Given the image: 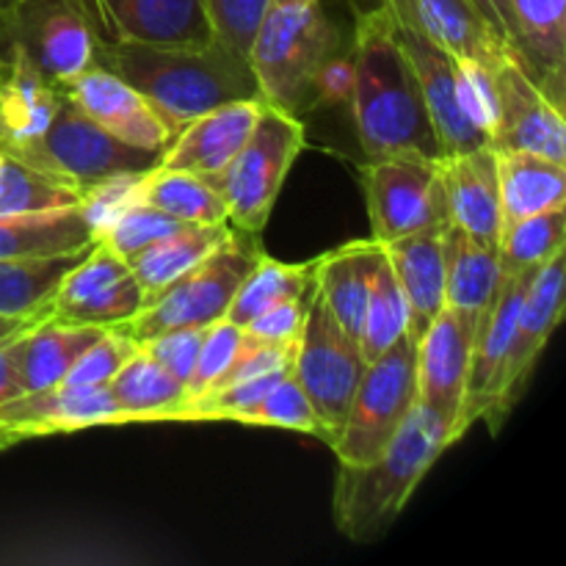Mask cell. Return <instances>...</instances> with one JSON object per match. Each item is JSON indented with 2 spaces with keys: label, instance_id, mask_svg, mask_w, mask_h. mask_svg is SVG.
I'll return each instance as SVG.
<instances>
[{
  "label": "cell",
  "instance_id": "6da1fadb",
  "mask_svg": "<svg viewBox=\"0 0 566 566\" xmlns=\"http://www.w3.org/2000/svg\"><path fill=\"white\" fill-rule=\"evenodd\" d=\"M354 6V97L352 114L365 160L418 155L442 160L440 136L431 125L423 92L392 28L390 11L379 0Z\"/></svg>",
  "mask_w": 566,
  "mask_h": 566
},
{
  "label": "cell",
  "instance_id": "7a4b0ae2",
  "mask_svg": "<svg viewBox=\"0 0 566 566\" xmlns=\"http://www.w3.org/2000/svg\"><path fill=\"white\" fill-rule=\"evenodd\" d=\"M94 64L130 83L175 130L235 99L260 97L247 55L219 39L205 44H136L97 39Z\"/></svg>",
  "mask_w": 566,
  "mask_h": 566
},
{
  "label": "cell",
  "instance_id": "3957f363",
  "mask_svg": "<svg viewBox=\"0 0 566 566\" xmlns=\"http://www.w3.org/2000/svg\"><path fill=\"white\" fill-rule=\"evenodd\" d=\"M453 442H459L453 426L418 403L374 462L340 464L332 495L337 531L354 545L379 539Z\"/></svg>",
  "mask_w": 566,
  "mask_h": 566
},
{
  "label": "cell",
  "instance_id": "277c9868",
  "mask_svg": "<svg viewBox=\"0 0 566 566\" xmlns=\"http://www.w3.org/2000/svg\"><path fill=\"white\" fill-rule=\"evenodd\" d=\"M343 48L340 28L321 0H269L249 48L260 99L304 116L310 111L315 72Z\"/></svg>",
  "mask_w": 566,
  "mask_h": 566
},
{
  "label": "cell",
  "instance_id": "5b68a950",
  "mask_svg": "<svg viewBox=\"0 0 566 566\" xmlns=\"http://www.w3.org/2000/svg\"><path fill=\"white\" fill-rule=\"evenodd\" d=\"M263 247L260 235H249L232 227L230 235L210 254H205L193 269L177 276L155 298H149L130 321L116 329L130 340L144 343L171 329L210 326L224 318L232 296L241 287L243 276L258 263Z\"/></svg>",
  "mask_w": 566,
  "mask_h": 566
},
{
  "label": "cell",
  "instance_id": "8992f818",
  "mask_svg": "<svg viewBox=\"0 0 566 566\" xmlns=\"http://www.w3.org/2000/svg\"><path fill=\"white\" fill-rule=\"evenodd\" d=\"M304 138H307V130H304L302 116L263 103L260 119L254 122L241 153L224 171L210 177V186L221 193L227 205V221L235 230L263 235L271 210L287 180V171L302 155Z\"/></svg>",
  "mask_w": 566,
  "mask_h": 566
},
{
  "label": "cell",
  "instance_id": "52a82bcc",
  "mask_svg": "<svg viewBox=\"0 0 566 566\" xmlns=\"http://www.w3.org/2000/svg\"><path fill=\"white\" fill-rule=\"evenodd\" d=\"M418 407V340L403 335L381 357L365 365L346 423L332 442L340 464H368L390 446Z\"/></svg>",
  "mask_w": 566,
  "mask_h": 566
},
{
  "label": "cell",
  "instance_id": "ba28073f",
  "mask_svg": "<svg viewBox=\"0 0 566 566\" xmlns=\"http://www.w3.org/2000/svg\"><path fill=\"white\" fill-rule=\"evenodd\" d=\"M160 155L164 153L158 149L122 142L64 97L48 130L20 153V158L50 175L64 177L83 191H94L105 182L149 175L160 164Z\"/></svg>",
  "mask_w": 566,
  "mask_h": 566
},
{
  "label": "cell",
  "instance_id": "9c48e42d",
  "mask_svg": "<svg viewBox=\"0 0 566 566\" xmlns=\"http://www.w3.org/2000/svg\"><path fill=\"white\" fill-rule=\"evenodd\" d=\"M363 186L374 230L370 238L376 243H390L396 238L451 224L442 186V160L418 155L365 160Z\"/></svg>",
  "mask_w": 566,
  "mask_h": 566
},
{
  "label": "cell",
  "instance_id": "30bf717a",
  "mask_svg": "<svg viewBox=\"0 0 566 566\" xmlns=\"http://www.w3.org/2000/svg\"><path fill=\"white\" fill-rule=\"evenodd\" d=\"M365 365L368 363H365L359 343L332 318L324 298L313 285L302 335H298L293 374L302 381L321 423L329 431V446L346 423L348 407H352L354 390L363 379Z\"/></svg>",
  "mask_w": 566,
  "mask_h": 566
},
{
  "label": "cell",
  "instance_id": "8fae6325",
  "mask_svg": "<svg viewBox=\"0 0 566 566\" xmlns=\"http://www.w3.org/2000/svg\"><path fill=\"white\" fill-rule=\"evenodd\" d=\"M97 39L83 0H6L0 6V44H20L55 83L94 66Z\"/></svg>",
  "mask_w": 566,
  "mask_h": 566
},
{
  "label": "cell",
  "instance_id": "7c38bea8",
  "mask_svg": "<svg viewBox=\"0 0 566 566\" xmlns=\"http://www.w3.org/2000/svg\"><path fill=\"white\" fill-rule=\"evenodd\" d=\"M144 307V291L127 260L94 241L81 263L61 280L44 315L61 324L116 329Z\"/></svg>",
  "mask_w": 566,
  "mask_h": 566
},
{
  "label": "cell",
  "instance_id": "4fadbf2b",
  "mask_svg": "<svg viewBox=\"0 0 566 566\" xmlns=\"http://www.w3.org/2000/svg\"><path fill=\"white\" fill-rule=\"evenodd\" d=\"M564 287H566V249L553 254L545 265L534 271L525 291L523 307H520L517 332H514L512 348H509L506 368H503L501 385L492 398L490 412L484 415V423L490 431H497L503 420L509 418L517 401L523 398L542 352L551 343L553 332L558 329L564 315Z\"/></svg>",
  "mask_w": 566,
  "mask_h": 566
},
{
  "label": "cell",
  "instance_id": "5bb4252c",
  "mask_svg": "<svg viewBox=\"0 0 566 566\" xmlns=\"http://www.w3.org/2000/svg\"><path fill=\"white\" fill-rule=\"evenodd\" d=\"M495 81L497 125L490 147L497 153H531L566 164L564 105H558L517 61L497 66Z\"/></svg>",
  "mask_w": 566,
  "mask_h": 566
},
{
  "label": "cell",
  "instance_id": "9a60e30c",
  "mask_svg": "<svg viewBox=\"0 0 566 566\" xmlns=\"http://www.w3.org/2000/svg\"><path fill=\"white\" fill-rule=\"evenodd\" d=\"M475 332L473 318L446 304L418 340V403L442 415L459 440L464 437L459 420L468 398Z\"/></svg>",
  "mask_w": 566,
  "mask_h": 566
},
{
  "label": "cell",
  "instance_id": "2e32d148",
  "mask_svg": "<svg viewBox=\"0 0 566 566\" xmlns=\"http://www.w3.org/2000/svg\"><path fill=\"white\" fill-rule=\"evenodd\" d=\"M122 415L108 387L55 385L20 392L0 403V446L50 434H72L94 426H119Z\"/></svg>",
  "mask_w": 566,
  "mask_h": 566
},
{
  "label": "cell",
  "instance_id": "e0dca14e",
  "mask_svg": "<svg viewBox=\"0 0 566 566\" xmlns=\"http://www.w3.org/2000/svg\"><path fill=\"white\" fill-rule=\"evenodd\" d=\"M59 88L88 119L133 147L164 153L177 136L175 127L155 111V105L142 92H136L130 83L105 66H88L70 81L59 83Z\"/></svg>",
  "mask_w": 566,
  "mask_h": 566
},
{
  "label": "cell",
  "instance_id": "ac0fdd59",
  "mask_svg": "<svg viewBox=\"0 0 566 566\" xmlns=\"http://www.w3.org/2000/svg\"><path fill=\"white\" fill-rule=\"evenodd\" d=\"M387 11H390L398 42H401L403 53H407L409 64H412L415 70V77H418L420 83V92H423L431 125H434L437 136H440L446 158L448 155L468 153V149L490 144L468 119H464L462 108H459L453 53H448V50L442 48V44H437L423 28H418L412 20H407V17H401L398 11H392L390 6H387Z\"/></svg>",
  "mask_w": 566,
  "mask_h": 566
},
{
  "label": "cell",
  "instance_id": "d6986e66",
  "mask_svg": "<svg viewBox=\"0 0 566 566\" xmlns=\"http://www.w3.org/2000/svg\"><path fill=\"white\" fill-rule=\"evenodd\" d=\"M103 42L205 44L210 42L205 0H83Z\"/></svg>",
  "mask_w": 566,
  "mask_h": 566
},
{
  "label": "cell",
  "instance_id": "ffe728a7",
  "mask_svg": "<svg viewBox=\"0 0 566 566\" xmlns=\"http://www.w3.org/2000/svg\"><path fill=\"white\" fill-rule=\"evenodd\" d=\"M263 99H235L197 116L177 130L155 169L188 171L210 180L232 164L247 144L254 122L260 119Z\"/></svg>",
  "mask_w": 566,
  "mask_h": 566
},
{
  "label": "cell",
  "instance_id": "44dd1931",
  "mask_svg": "<svg viewBox=\"0 0 566 566\" xmlns=\"http://www.w3.org/2000/svg\"><path fill=\"white\" fill-rule=\"evenodd\" d=\"M61 103L59 83L50 81L20 44H0V149L25 153L48 130Z\"/></svg>",
  "mask_w": 566,
  "mask_h": 566
},
{
  "label": "cell",
  "instance_id": "7402d4cb",
  "mask_svg": "<svg viewBox=\"0 0 566 566\" xmlns=\"http://www.w3.org/2000/svg\"><path fill=\"white\" fill-rule=\"evenodd\" d=\"M448 221L481 243L497 247L503 232L497 153L484 147L442 158Z\"/></svg>",
  "mask_w": 566,
  "mask_h": 566
},
{
  "label": "cell",
  "instance_id": "603a6c76",
  "mask_svg": "<svg viewBox=\"0 0 566 566\" xmlns=\"http://www.w3.org/2000/svg\"><path fill=\"white\" fill-rule=\"evenodd\" d=\"M381 3L423 28L448 53L473 59L490 70H497L506 61H517L481 14L475 0H381Z\"/></svg>",
  "mask_w": 566,
  "mask_h": 566
},
{
  "label": "cell",
  "instance_id": "cb8c5ba5",
  "mask_svg": "<svg viewBox=\"0 0 566 566\" xmlns=\"http://www.w3.org/2000/svg\"><path fill=\"white\" fill-rule=\"evenodd\" d=\"M442 230L415 232L381 243L385 258L396 274L409 313V335L420 340L431 321L446 307V260H442Z\"/></svg>",
  "mask_w": 566,
  "mask_h": 566
},
{
  "label": "cell",
  "instance_id": "d4e9b609",
  "mask_svg": "<svg viewBox=\"0 0 566 566\" xmlns=\"http://www.w3.org/2000/svg\"><path fill=\"white\" fill-rule=\"evenodd\" d=\"M381 258H385V249L374 238L346 243L315 258V291L324 298L332 318L357 343Z\"/></svg>",
  "mask_w": 566,
  "mask_h": 566
},
{
  "label": "cell",
  "instance_id": "484cf974",
  "mask_svg": "<svg viewBox=\"0 0 566 566\" xmlns=\"http://www.w3.org/2000/svg\"><path fill=\"white\" fill-rule=\"evenodd\" d=\"M514 42L528 75L564 105L566 0H509Z\"/></svg>",
  "mask_w": 566,
  "mask_h": 566
},
{
  "label": "cell",
  "instance_id": "4316f807",
  "mask_svg": "<svg viewBox=\"0 0 566 566\" xmlns=\"http://www.w3.org/2000/svg\"><path fill=\"white\" fill-rule=\"evenodd\" d=\"M97 241V224L88 205L0 216V260L53 258L81 252Z\"/></svg>",
  "mask_w": 566,
  "mask_h": 566
},
{
  "label": "cell",
  "instance_id": "83f0119b",
  "mask_svg": "<svg viewBox=\"0 0 566 566\" xmlns=\"http://www.w3.org/2000/svg\"><path fill=\"white\" fill-rule=\"evenodd\" d=\"M103 332L105 329H94V326L61 324L42 315L36 324L11 337L22 392L61 385L83 348L92 346Z\"/></svg>",
  "mask_w": 566,
  "mask_h": 566
},
{
  "label": "cell",
  "instance_id": "f1b7e54d",
  "mask_svg": "<svg viewBox=\"0 0 566 566\" xmlns=\"http://www.w3.org/2000/svg\"><path fill=\"white\" fill-rule=\"evenodd\" d=\"M442 260H446V304L481 326L501 285L497 247L475 241L459 227L446 224Z\"/></svg>",
  "mask_w": 566,
  "mask_h": 566
},
{
  "label": "cell",
  "instance_id": "f546056e",
  "mask_svg": "<svg viewBox=\"0 0 566 566\" xmlns=\"http://www.w3.org/2000/svg\"><path fill=\"white\" fill-rule=\"evenodd\" d=\"M111 398L122 415V423H155L180 420L188 403V390L142 346L122 363L108 381Z\"/></svg>",
  "mask_w": 566,
  "mask_h": 566
},
{
  "label": "cell",
  "instance_id": "4dcf8cb0",
  "mask_svg": "<svg viewBox=\"0 0 566 566\" xmlns=\"http://www.w3.org/2000/svg\"><path fill=\"white\" fill-rule=\"evenodd\" d=\"M497 180L503 227L566 205V164L558 160L531 153H497Z\"/></svg>",
  "mask_w": 566,
  "mask_h": 566
},
{
  "label": "cell",
  "instance_id": "1f68e13d",
  "mask_svg": "<svg viewBox=\"0 0 566 566\" xmlns=\"http://www.w3.org/2000/svg\"><path fill=\"white\" fill-rule=\"evenodd\" d=\"M232 232L230 221L224 224H180L175 232L160 241L149 243L138 254L127 260L144 291V304L158 296L166 285L186 274L199 263L205 254L213 252L221 241Z\"/></svg>",
  "mask_w": 566,
  "mask_h": 566
},
{
  "label": "cell",
  "instance_id": "d6a6232c",
  "mask_svg": "<svg viewBox=\"0 0 566 566\" xmlns=\"http://www.w3.org/2000/svg\"><path fill=\"white\" fill-rule=\"evenodd\" d=\"M127 197L149 205L180 224H224L227 205L210 180L188 171L153 169L144 175Z\"/></svg>",
  "mask_w": 566,
  "mask_h": 566
},
{
  "label": "cell",
  "instance_id": "836d02e7",
  "mask_svg": "<svg viewBox=\"0 0 566 566\" xmlns=\"http://www.w3.org/2000/svg\"><path fill=\"white\" fill-rule=\"evenodd\" d=\"M86 252L88 247L53 258L0 260V315L25 318V315L44 313L55 287Z\"/></svg>",
  "mask_w": 566,
  "mask_h": 566
},
{
  "label": "cell",
  "instance_id": "e575fe53",
  "mask_svg": "<svg viewBox=\"0 0 566 566\" xmlns=\"http://www.w3.org/2000/svg\"><path fill=\"white\" fill-rule=\"evenodd\" d=\"M86 197L88 191L28 164L20 155H11L6 149L0 155V216L75 208L86 202Z\"/></svg>",
  "mask_w": 566,
  "mask_h": 566
},
{
  "label": "cell",
  "instance_id": "d590c367",
  "mask_svg": "<svg viewBox=\"0 0 566 566\" xmlns=\"http://www.w3.org/2000/svg\"><path fill=\"white\" fill-rule=\"evenodd\" d=\"M313 282L315 258L310 263H280V260L269 258L263 252L258 263L252 265V271L243 276L241 287L232 296L224 318L238 326H247L254 315L263 313L271 304L307 293Z\"/></svg>",
  "mask_w": 566,
  "mask_h": 566
},
{
  "label": "cell",
  "instance_id": "8d00e7d4",
  "mask_svg": "<svg viewBox=\"0 0 566 566\" xmlns=\"http://www.w3.org/2000/svg\"><path fill=\"white\" fill-rule=\"evenodd\" d=\"M566 249V205L503 227L497 241L501 274H525Z\"/></svg>",
  "mask_w": 566,
  "mask_h": 566
},
{
  "label": "cell",
  "instance_id": "74e56055",
  "mask_svg": "<svg viewBox=\"0 0 566 566\" xmlns=\"http://www.w3.org/2000/svg\"><path fill=\"white\" fill-rule=\"evenodd\" d=\"M409 332V313L403 293L398 287L396 274H392L387 258H381L379 269L370 285L368 307H365L363 332H359V348H363L365 363H374L376 357L396 346Z\"/></svg>",
  "mask_w": 566,
  "mask_h": 566
},
{
  "label": "cell",
  "instance_id": "f35d334b",
  "mask_svg": "<svg viewBox=\"0 0 566 566\" xmlns=\"http://www.w3.org/2000/svg\"><path fill=\"white\" fill-rule=\"evenodd\" d=\"M238 423L243 426H263V429H285L296 431V434L315 437V440L329 446V431L321 423L318 412H315L313 401L304 392L302 381L296 374H287L285 379L276 381Z\"/></svg>",
  "mask_w": 566,
  "mask_h": 566
},
{
  "label": "cell",
  "instance_id": "ab89813d",
  "mask_svg": "<svg viewBox=\"0 0 566 566\" xmlns=\"http://www.w3.org/2000/svg\"><path fill=\"white\" fill-rule=\"evenodd\" d=\"M177 227H180V221L169 219V216L149 208V205L133 202L127 197L125 202L114 205L99 219L97 241L105 243L114 254H119L122 260H130L133 254H138L149 243L160 241L164 235L175 232Z\"/></svg>",
  "mask_w": 566,
  "mask_h": 566
},
{
  "label": "cell",
  "instance_id": "60d3db41",
  "mask_svg": "<svg viewBox=\"0 0 566 566\" xmlns=\"http://www.w3.org/2000/svg\"><path fill=\"white\" fill-rule=\"evenodd\" d=\"M453 70H457V99L464 119L490 142L497 125L495 70L462 55H453Z\"/></svg>",
  "mask_w": 566,
  "mask_h": 566
},
{
  "label": "cell",
  "instance_id": "b9f144b4",
  "mask_svg": "<svg viewBox=\"0 0 566 566\" xmlns=\"http://www.w3.org/2000/svg\"><path fill=\"white\" fill-rule=\"evenodd\" d=\"M241 346H243V326L232 324V321L219 318L216 324H210L208 329H205L202 348H199L197 365H193V374L186 387L188 401H193V398L202 396L205 390H210V387H213L216 381L232 368Z\"/></svg>",
  "mask_w": 566,
  "mask_h": 566
},
{
  "label": "cell",
  "instance_id": "7bdbcfd3",
  "mask_svg": "<svg viewBox=\"0 0 566 566\" xmlns=\"http://www.w3.org/2000/svg\"><path fill=\"white\" fill-rule=\"evenodd\" d=\"M138 348L136 340L122 335L119 329H105L88 348H83L81 357L72 363L61 385L72 387H108L116 370L122 368L127 357Z\"/></svg>",
  "mask_w": 566,
  "mask_h": 566
},
{
  "label": "cell",
  "instance_id": "ee69618b",
  "mask_svg": "<svg viewBox=\"0 0 566 566\" xmlns=\"http://www.w3.org/2000/svg\"><path fill=\"white\" fill-rule=\"evenodd\" d=\"M265 6H269V0H205L213 36L247 59L254 31L265 14Z\"/></svg>",
  "mask_w": 566,
  "mask_h": 566
},
{
  "label": "cell",
  "instance_id": "f6af8a7d",
  "mask_svg": "<svg viewBox=\"0 0 566 566\" xmlns=\"http://www.w3.org/2000/svg\"><path fill=\"white\" fill-rule=\"evenodd\" d=\"M310 296H313V287H310L307 293H302V296L285 298V302H276L271 304V307H265L263 313H258L247 326H243V340L271 343V346L296 343L298 335H302Z\"/></svg>",
  "mask_w": 566,
  "mask_h": 566
},
{
  "label": "cell",
  "instance_id": "bcb514c9",
  "mask_svg": "<svg viewBox=\"0 0 566 566\" xmlns=\"http://www.w3.org/2000/svg\"><path fill=\"white\" fill-rule=\"evenodd\" d=\"M208 326H191V329H171L164 335H155L149 340L138 343L149 357L158 359L175 379H180L188 387V379L197 365L199 348H202V337Z\"/></svg>",
  "mask_w": 566,
  "mask_h": 566
},
{
  "label": "cell",
  "instance_id": "7dc6e473",
  "mask_svg": "<svg viewBox=\"0 0 566 566\" xmlns=\"http://www.w3.org/2000/svg\"><path fill=\"white\" fill-rule=\"evenodd\" d=\"M354 97V59L352 48H343L340 53L329 55L321 64L313 77V97H310V111L315 108H343L352 105Z\"/></svg>",
  "mask_w": 566,
  "mask_h": 566
},
{
  "label": "cell",
  "instance_id": "c3c4849f",
  "mask_svg": "<svg viewBox=\"0 0 566 566\" xmlns=\"http://www.w3.org/2000/svg\"><path fill=\"white\" fill-rule=\"evenodd\" d=\"M475 6L481 9V14L486 17L495 33L501 36V42L506 44L509 53L520 61L517 53V42H514V22H512V3L509 0H475ZM523 64V61H520Z\"/></svg>",
  "mask_w": 566,
  "mask_h": 566
},
{
  "label": "cell",
  "instance_id": "681fc988",
  "mask_svg": "<svg viewBox=\"0 0 566 566\" xmlns=\"http://www.w3.org/2000/svg\"><path fill=\"white\" fill-rule=\"evenodd\" d=\"M11 337L0 340V403H6L9 398L20 396L22 392L20 374H17V363H14V348H11Z\"/></svg>",
  "mask_w": 566,
  "mask_h": 566
},
{
  "label": "cell",
  "instance_id": "f907efd6",
  "mask_svg": "<svg viewBox=\"0 0 566 566\" xmlns=\"http://www.w3.org/2000/svg\"><path fill=\"white\" fill-rule=\"evenodd\" d=\"M42 315L44 313L25 315V318H11V315H0V340H6V337H11V335H20L22 329H28L31 324H36Z\"/></svg>",
  "mask_w": 566,
  "mask_h": 566
},
{
  "label": "cell",
  "instance_id": "816d5d0a",
  "mask_svg": "<svg viewBox=\"0 0 566 566\" xmlns=\"http://www.w3.org/2000/svg\"><path fill=\"white\" fill-rule=\"evenodd\" d=\"M6 3V0H0V6H3Z\"/></svg>",
  "mask_w": 566,
  "mask_h": 566
},
{
  "label": "cell",
  "instance_id": "f5cc1de1",
  "mask_svg": "<svg viewBox=\"0 0 566 566\" xmlns=\"http://www.w3.org/2000/svg\"><path fill=\"white\" fill-rule=\"evenodd\" d=\"M0 451H3V446H0Z\"/></svg>",
  "mask_w": 566,
  "mask_h": 566
}]
</instances>
